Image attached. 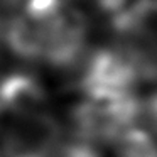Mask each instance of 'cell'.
Returning a JSON list of instances; mask_svg holds the SVG:
<instances>
[{"instance_id": "obj_2", "label": "cell", "mask_w": 157, "mask_h": 157, "mask_svg": "<svg viewBox=\"0 0 157 157\" xmlns=\"http://www.w3.org/2000/svg\"><path fill=\"white\" fill-rule=\"evenodd\" d=\"M139 78V69L130 54L100 49L86 63L81 91L86 98H117L133 93Z\"/></svg>"}, {"instance_id": "obj_6", "label": "cell", "mask_w": 157, "mask_h": 157, "mask_svg": "<svg viewBox=\"0 0 157 157\" xmlns=\"http://www.w3.org/2000/svg\"><path fill=\"white\" fill-rule=\"evenodd\" d=\"M113 144L115 157H157V142L142 128H127Z\"/></svg>"}, {"instance_id": "obj_1", "label": "cell", "mask_w": 157, "mask_h": 157, "mask_svg": "<svg viewBox=\"0 0 157 157\" xmlns=\"http://www.w3.org/2000/svg\"><path fill=\"white\" fill-rule=\"evenodd\" d=\"M144 113V105L133 93L117 98H86L73 110V127L90 144L115 142V139Z\"/></svg>"}, {"instance_id": "obj_8", "label": "cell", "mask_w": 157, "mask_h": 157, "mask_svg": "<svg viewBox=\"0 0 157 157\" xmlns=\"http://www.w3.org/2000/svg\"><path fill=\"white\" fill-rule=\"evenodd\" d=\"M144 113H145L150 127L157 132V93L147 100V103L144 105Z\"/></svg>"}, {"instance_id": "obj_5", "label": "cell", "mask_w": 157, "mask_h": 157, "mask_svg": "<svg viewBox=\"0 0 157 157\" xmlns=\"http://www.w3.org/2000/svg\"><path fill=\"white\" fill-rule=\"evenodd\" d=\"M5 42L15 56L29 61H41L42 58V29L25 14H19L7 24Z\"/></svg>"}, {"instance_id": "obj_4", "label": "cell", "mask_w": 157, "mask_h": 157, "mask_svg": "<svg viewBox=\"0 0 157 157\" xmlns=\"http://www.w3.org/2000/svg\"><path fill=\"white\" fill-rule=\"evenodd\" d=\"M48 93L37 78L27 73H12L0 79V110L15 118L41 113Z\"/></svg>"}, {"instance_id": "obj_7", "label": "cell", "mask_w": 157, "mask_h": 157, "mask_svg": "<svg viewBox=\"0 0 157 157\" xmlns=\"http://www.w3.org/2000/svg\"><path fill=\"white\" fill-rule=\"evenodd\" d=\"M58 157H101V155L95 149L93 144L79 140V142H73V144L64 145L59 150Z\"/></svg>"}, {"instance_id": "obj_3", "label": "cell", "mask_w": 157, "mask_h": 157, "mask_svg": "<svg viewBox=\"0 0 157 157\" xmlns=\"http://www.w3.org/2000/svg\"><path fill=\"white\" fill-rule=\"evenodd\" d=\"M42 29V58L54 68H69L79 59L86 44L88 22L79 10L66 5L58 15L37 22Z\"/></svg>"}]
</instances>
